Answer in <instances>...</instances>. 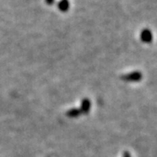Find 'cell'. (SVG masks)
<instances>
[{"label": "cell", "mask_w": 157, "mask_h": 157, "mask_svg": "<svg viewBox=\"0 0 157 157\" xmlns=\"http://www.w3.org/2000/svg\"><path fill=\"white\" fill-rule=\"evenodd\" d=\"M125 81H130V82H138L142 78V74L140 72H133L131 73H128L122 77Z\"/></svg>", "instance_id": "6da1fadb"}, {"label": "cell", "mask_w": 157, "mask_h": 157, "mask_svg": "<svg viewBox=\"0 0 157 157\" xmlns=\"http://www.w3.org/2000/svg\"><path fill=\"white\" fill-rule=\"evenodd\" d=\"M140 39L142 42L144 43H151L153 40V34H152L151 31L148 29H143L140 33Z\"/></svg>", "instance_id": "7a4b0ae2"}, {"label": "cell", "mask_w": 157, "mask_h": 157, "mask_svg": "<svg viewBox=\"0 0 157 157\" xmlns=\"http://www.w3.org/2000/svg\"><path fill=\"white\" fill-rule=\"evenodd\" d=\"M58 8L59 10L62 12H66L69 10L70 8V3L69 0H60L58 3Z\"/></svg>", "instance_id": "3957f363"}, {"label": "cell", "mask_w": 157, "mask_h": 157, "mask_svg": "<svg viewBox=\"0 0 157 157\" xmlns=\"http://www.w3.org/2000/svg\"><path fill=\"white\" fill-rule=\"evenodd\" d=\"M90 107H91V103L88 99H85L81 103V111L80 112L87 113L90 110Z\"/></svg>", "instance_id": "277c9868"}, {"label": "cell", "mask_w": 157, "mask_h": 157, "mask_svg": "<svg viewBox=\"0 0 157 157\" xmlns=\"http://www.w3.org/2000/svg\"><path fill=\"white\" fill-rule=\"evenodd\" d=\"M80 113V110H78V109H72L70 111L67 112V115L69 117H77L79 115Z\"/></svg>", "instance_id": "5b68a950"}, {"label": "cell", "mask_w": 157, "mask_h": 157, "mask_svg": "<svg viewBox=\"0 0 157 157\" xmlns=\"http://www.w3.org/2000/svg\"><path fill=\"white\" fill-rule=\"evenodd\" d=\"M54 1H55V0H45L46 4H47V5H49V6H52V5L54 3Z\"/></svg>", "instance_id": "8992f818"}, {"label": "cell", "mask_w": 157, "mask_h": 157, "mask_svg": "<svg viewBox=\"0 0 157 157\" xmlns=\"http://www.w3.org/2000/svg\"><path fill=\"white\" fill-rule=\"evenodd\" d=\"M124 157H131V156H130V154H129V153L126 152V153H124Z\"/></svg>", "instance_id": "52a82bcc"}]
</instances>
